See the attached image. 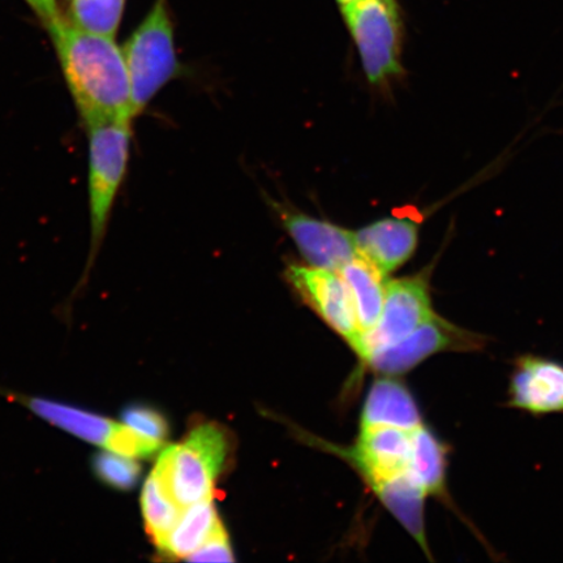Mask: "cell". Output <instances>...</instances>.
<instances>
[{
    "label": "cell",
    "mask_w": 563,
    "mask_h": 563,
    "mask_svg": "<svg viewBox=\"0 0 563 563\" xmlns=\"http://www.w3.org/2000/svg\"><path fill=\"white\" fill-rule=\"evenodd\" d=\"M141 506H143L146 532L161 551L185 510L175 503L170 492L154 471L144 485Z\"/></svg>",
    "instance_id": "cell-19"
},
{
    "label": "cell",
    "mask_w": 563,
    "mask_h": 563,
    "mask_svg": "<svg viewBox=\"0 0 563 563\" xmlns=\"http://www.w3.org/2000/svg\"><path fill=\"white\" fill-rule=\"evenodd\" d=\"M110 452L132 457H151L158 453L162 442L145 438L130 427L114 424L104 445Z\"/></svg>",
    "instance_id": "cell-22"
},
{
    "label": "cell",
    "mask_w": 563,
    "mask_h": 563,
    "mask_svg": "<svg viewBox=\"0 0 563 563\" xmlns=\"http://www.w3.org/2000/svg\"><path fill=\"white\" fill-rule=\"evenodd\" d=\"M446 449L424 426L411 432L410 473L417 478L427 495L445 493Z\"/></svg>",
    "instance_id": "cell-17"
},
{
    "label": "cell",
    "mask_w": 563,
    "mask_h": 563,
    "mask_svg": "<svg viewBox=\"0 0 563 563\" xmlns=\"http://www.w3.org/2000/svg\"><path fill=\"white\" fill-rule=\"evenodd\" d=\"M511 406L533 413L563 411V365L547 358H519L510 387Z\"/></svg>",
    "instance_id": "cell-12"
},
{
    "label": "cell",
    "mask_w": 563,
    "mask_h": 563,
    "mask_svg": "<svg viewBox=\"0 0 563 563\" xmlns=\"http://www.w3.org/2000/svg\"><path fill=\"white\" fill-rule=\"evenodd\" d=\"M341 9L373 86L402 75L404 24L397 0H354Z\"/></svg>",
    "instance_id": "cell-5"
},
{
    "label": "cell",
    "mask_w": 563,
    "mask_h": 563,
    "mask_svg": "<svg viewBox=\"0 0 563 563\" xmlns=\"http://www.w3.org/2000/svg\"><path fill=\"white\" fill-rule=\"evenodd\" d=\"M286 277L301 299L363 358V334L358 328L354 299L341 274L313 266L291 265Z\"/></svg>",
    "instance_id": "cell-6"
},
{
    "label": "cell",
    "mask_w": 563,
    "mask_h": 563,
    "mask_svg": "<svg viewBox=\"0 0 563 563\" xmlns=\"http://www.w3.org/2000/svg\"><path fill=\"white\" fill-rule=\"evenodd\" d=\"M25 2L31 7L32 11L38 16L45 27L62 18L56 0H25Z\"/></svg>",
    "instance_id": "cell-25"
},
{
    "label": "cell",
    "mask_w": 563,
    "mask_h": 563,
    "mask_svg": "<svg viewBox=\"0 0 563 563\" xmlns=\"http://www.w3.org/2000/svg\"><path fill=\"white\" fill-rule=\"evenodd\" d=\"M46 31L84 126L133 121L129 69L114 37L82 31L63 18Z\"/></svg>",
    "instance_id": "cell-1"
},
{
    "label": "cell",
    "mask_w": 563,
    "mask_h": 563,
    "mask_svg": "<svg viewBox=\"0 0 563 563\" xmlns=\"http://www.w3.org/2000/svg\"><path fill=\"white\" fill-rule=\"evenodd\" d=\"M123 54L130 75L132 112L136 118L180 73L166 0H156L143 23L125 42Z\"/></svg>",
    "instance_id": "cell-4"
},
{
    "label": "cell",
    "mask_w": 563,
    "mask_h": 563,
    "mask_svg": "<svg viewBox=\"0 0 563 563\" xmlns=\"http://www.w3.org/2000/svg\"><path fill=\"white\" fill-rule=\"evenodd\" d=\"M229 452L227 432L208 422L192 429L178 445L166 448L154 473L164 482L175 503L186 510L210 497Z\"/></svg>",
    "instance_id": "cell-2"
},
{
    "label": "cell",
    "mask_w": 563,
    "mask_h": 563,
    "mask_svg": "<svg viewBox=\"0 0 563 563\" xmlns=\"http://www.w3.org/2000/svg\"><path fill=\"white\" fill-rule=\"evenodd\" d=\"M411 432L389 426L362 427L356 448L347 455L371 485L386 481L410 468Z\"/></svg>",
    "instance_id": "cell-10"
},
{
    "label": "cell",
    "mask_w": 563,
    "mask_h": 563,
    "mask_svg": "<svg viewBox=\"0 0 563 563\" xmlns=\"http://www.w3.org/2000/svg\"><path fill=\"white\" fill-rule=\"evenodd\" d=\"M221 520L218 519L216 506L211 498L201 499L185 511L166 540L161 553L167 558L187 559L199 549L216 531Z\"/></svg>",
    "instance_id": "cell-16"
},
{
    "label": "cell",
    "mask_w": 563,
    "mask_h": 563,
    "mask_svg": "<svg viewBox=\"0 0 563 563\" xmlns=\"http://www.w3.org/2000/svg\"><path fill=\"white\" fill-rule=\"evenodd\" d=\"M69 23L95 34L115 37L125 0H69Z\"/></svg>",
    "instance_id": "cell-20"
},
{
    "label": "cell",
    "mask_w": 563,
    "mask_h": 563,
    "mask_svg": "<svg viewBox=\"0 0 563 563\" xmlns=\"http://www.w3.org/2000/svg\"><path fill=\"white\" fill-rule=\"evenodd\" d=\"M95 474L104 484L119 490H130L139 482L141 470L132 457L111 453H100L95 456Z\"/></svg>",
    "instance_id": "cell-21"
},
{
    "label": "cell",
    "mask_w": 563,
    "mask_h": 563,
    "mask_svg": "<svg viewBox=\"0 0 563 563\" xmlns=\"http://www.w3.org/2000/svg\"><path fill=\"white\" fill-rule=\"evenodd\" d=\"M280 217L309 265L340 272L358 256L355 232L294 211H284Z\"/></svg>",
    "instance_id": "cell-9"
},
{
    "label": "cell",
    "mask_w": 563,
    "mask_h": 563,
    "mask_svg": "<svg viewBox=\"0 0 563 563\" xmlns=\"http://www.w3.org/2000/svg\"><path fill=\"white\" fill-rule=\"evenodd\" d=\"M30 407L53 426L65 429L70 434L76 435L84 441L96 443V445H104L106 439L109 438L114 422L96 413L79 410V408L67 405L53 402L46 399H31Z\"/></svg>",
    "instance_id": "cell-18"
},
{
    "label": "cell",
    "mask_w": 563,
    "mask_h": 563,
    "mask_svg": "<svg viewBox=\"0 0 563 563\" xmlns=\"http://www.w3.org/2000/svg\"><path fill=\"white\" fill-rule=\"evenodd\" d=\"M484 338L457 328L434 314L405 340L384 347L368 358L371 367L386 375H399L417 367L427 357L445 351H475L483 346Z\"/></svg>",
    "instance_id": "cell-8"
},
{
    "label": "cell",
    "mask_w": 563,
    "mask_h": 563,
    "mask_svg": "<svg viewBox=\"0 0 563 563\" xmlns=\"http://www.w3.org/2000/svg\"><path fill=\"white\" fill-rule=\"evenodd\" d=\"M433 316L427 272L387 282L382 319L363 336L364 361L368 362L373 352L405 340Z\"/></svg>",
    "instance_id": "cell-7"
},
{
    "label": "cell",
    "mask_w": 563,
    "mask_h": 563,
    "mask_svg": "<svg viewBox=\"0 0 563 563\" xmlns=\"http://www.w3.org/2000/svg\"><path fill=\"white\" fill-rule=\"evenodd\" d=\"M358 255L369 260L385 276L413 256L419 243V224L411 218H385L355 232Z\"/></svg>",
    "instance_id": "cell-11"
},
{
    "label": "cell",
    "mask_w": 563,
    "mask_h": 563,
    "mask_svg": "<svg viewBox=\"0 0 563 563\" xmlns=\"http://www.w3.org/2000/svg\"><path fill=\"white\" fill-rule=\"evenodd\" d=\"M336 2L340 3L341 5H344V4L354 2V0H336Z\"/></svg>",
    "instance_id": "cell-26"
},
{
    "label": "cell",
    "mask_w": 563,
    "mask_h": 563,
    "mask_svg": "<svg viewBox=\"0 0 563 563\" xmlns=\"http://www.w3.org/2000/svg\"><path fill=\"white\" fill-rule=\"evenodd\" d=\"M189 562H234L229 534L222 523L218 525L210 538L186 559Z\"/></svg>",
    "instance_id": "cell-24"
},
{
    "label": "cell",
    "mask_w": 563,
    "mask_h": 563,
    "mask_svg": "<svg viewBox=\"0 0 563 563\" xmlns=\"http://www.w3.org/2000/svg\"><path fill=\"white\" fill-rule=\"evenodd\" d=\"M88 135V202L90 253L96 256L108 231L112 208L129 168L132 121L86 126Z\"/></svg>",
    "instance_id": "cell-3"
},
{
    "label": "cell",
    "mask_w": 563,
    "mask_h": 563,
    "mask_svg": "<svg viewBox=\"0 0 563 563\" xmlns=\"http://www.w3.org/2000/svg\"><path fill=\"white\" fill-rule=\"evenodd\" d=\"M122 419L126 427L145 438L164 442L168 428L164 417L151 407L130 406L124 408Z\"/></svg>",
    "instance_id": "cell-23"
},
{
    "label": "cell",
    "mask_w": 563,
    "mask_h": 563,
    "mask_svg": "<svg viewBox=\"0 0 563 563\" xmlns=\"http://www.w3.org/2000/svg\"><path fill=\"white\" fill-rule=\"evenodd\" d=\"M372 488L386 508L398 518L406 530L428 552L424 528V499L428 495L410 470L373 484Z\"/></svg>",
    "instance_id": "cell-15"
},
{
    "label": "cell",
    "mask_w": 563,
    "mask_h": 563,
    "mask_svg": "<svg viewBox=\"0 0 563 563\" xmlns=\"http://www.w3.org/2000/svg\"><path fill=\"white\" fill-rule=\"evenodd\" d=\"M341 277L346 282L356 309L358 328L363 336L375 329L382 319L386 276L375 264L362 255L342 267Z\"/></svg>",
    "instance_id": "cell-14"
},
{
    "label": "cell",
    "mask_w": 563,
    "mask_h": 563,
    "mask_svg": "<svg viewBox=\"0 0 563 563\" xmlns=\"http://www.w3.org/2000/svg\"><path fill=\"white\" fill-rule=\"evenodd\" d=\"M369 426H389L406 431L422 426L418 405L404 384L393 378L373 384L362 419V427Z\"/></svg>",
    "instance_id": "cell-13"
}]
</instances>
